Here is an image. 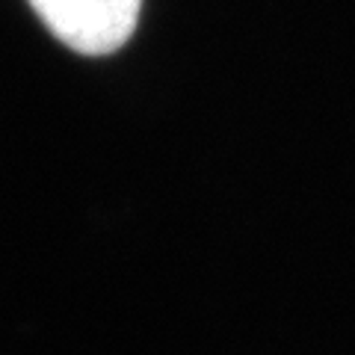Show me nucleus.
Returning a JSON list of instances; mask_svg holds the SVG:
<instances>
[{
  "mask_svg": "<svg viewBox=\"0 0 355 355\" xmlns=\"http://www.w3.org/2000/svg\"><path fill=\"white\" fill-rule=\"evenodd\" d=\"M30 6L53 39L86 57L125 48L142 12V0H30Z\"/></svg>",
  "mask_w": 355,
  "mask_h": 355,
  "instance_id": "1",
  "label": "nucleus"
}]
</instances>
